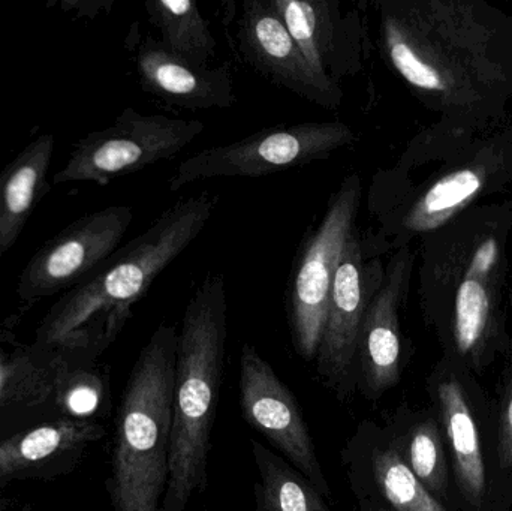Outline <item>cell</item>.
<instances>
[{"label": "cell", "mask_w": 512, "mask_h": 511, "mask_svg": "<svg viewBox=\"0 0 512 511\" xmlns=\"http://www.w3.org/2000/svg\"><path fill=\"white\" fill-rule=\"evenodd\" d=\"M381 48L444 122L492 129L512 104V15L484 0H381Z\"/></svg>", "instance_id": "1"}, {"label": "cell", "mask_w": 512, "mask_h": 511, "mask_svg": "<svg viewBox=\"0 0 512 511\" xmlns=\"http://www.w3.org/2000/svg\"><path fill=\"white\" fill-rule=\"evenodd\" d=\"M512 198L481 201L418 240V300L442 356L483 377L510 342Z\"/></svg>", "instance_id": "2"}, {"label": "cell", "mask_w": 512, "mask_h": 511, "mask_svg": "<svg viewBox=\"0 0 512 511\" xmlns=\"http://www.w3.org/2000/svg\"><path fill=\"white\" fill-rule=\"evenodd\" d=\"M512 186V122L492 129L433 123L381 180L379 254L412 246Z\"/></svg>", "instance_id": "3"}, {"label": "cell", "mask_w": 512, "mask_h": 511, "mask_svg": "<svg viewBox=\"0 0 512 511\" xmlns=\"http://www.w3.org/2000/svg\"><path fill=\"white\" fill-rule=\"evenodd\" d=\"M215 206L216 197L204 192L165 210L144 233L117 249L92 276L51 306L33 344L101 356L125 326L131 306L197 240Z\"/></svg>", "instance_id": "4"}, {"label": "cell", "mask_w": 512, "mask_h": 511, "mask_svg": "<svg viewBox=\"0 0 512 511\" xmlns=\"http://www.w3.org/2000/svg\"><path fill=\"white\" fill-rule=\"evenodd\" d=\"M228 305L225 279L209 273L183 315L177 341L170 477L161 511H186L209 486L212 431L224 381Z\"/></svg>", "instance_id": "5"}, {"label": "cell", "mask_w": 512, "mask_h": 511, "mask_svg": "<svg viewBox=\"0 0 512 511\" xmlns=\"http://www.w3.org/2000/svg\"><path fill=\"white\" fill-rule=\"evenodd\" d=\"M177 341L176 327L158 326L123 390L107 480L113 511H161L170 477Z\"/></svg>", "instance_id": "6"}, {"label": "cell", "mask_w": 512, "mask_h": 511, "mask_svg": "<svg viewBox=\"0 0 512 511\" xmlns=\"http://www.w3.org/2000/svg\"><path fill=\"white\" fill-rule=\"evenodd\" d=\"M450 458L457 511H511L512 489L499 468L492 396L480 378L441 357L426 380Z\"/></svg>", "instance_id": "7"}, {"label": "cell", "mask_w": 512, "mask_h": 511, "mask_svg": "<svg viewBox=\"0 0 512 511\" xmlns=\"http://www.w3.org/2000/svg\"><path fill=\"white\" fill-rule=\"evenodd\" d=\"M361 192L358 174L343 179L324 218L303 243L292 269L288 285L289 332L295 351L304 362H313L318 354L334 278L346 240L357 228Z\"/></svg>", "instance_id": "8"}, {"label": "cell", "mask_w": 512, "mask_h": 511, "mask_svg": "<svg viewBox=\"0 0 512 511\" xmlns=\"http://www.w3.org/2000/svg\"><path fill=\"white\" fill-rule=\"evenodd\" d=\"M354 129L346 123L306 122L262 129L243 140L209 147L189 156L168 180L171 192L216 177H261L330 158L351 146Z\"/></svg>", "instance_id": "9"}, {"label": "cell", "mask_w": 512, "mask_h": 511, "mask_svg": "<svg viewBox=\"0 0 512 511\" xmlns=\"http://www.w3.org/2000/svg\"><path fill=\"white\" fill-rule=\"evenodd\" d=\"M203 131L200 120L141 114L126 108L113 125L78 141L68 164L53 180L107 185L117 177L176 158Z\"/></svg>", "instance_id": "10"}, {"label": "cell", "mask_w": 512, "mask_h": 511, "mask_svg": "<svg viewBox=\"0 0 512 511\" xmlns=\"http://www.w3.org/2000/svg\"><path fill=\"white\" fill-rule=\"evenodd\" d=\"M385 276L381 254L361 240L358 228L346 240L331 288L327 318L316 354V372L342 402L358 392L357 345L364 315Z\"/></svg>", "instance_id": "11"}, {"label": "cell", "mask_w": 512, "mask_h": 511, "mask_svg": "<svg viewBox=\"0 0 512 511\" xmlns=\"http://www.w3.org/2000/svg\"><path fill=\"white\" fill-rule=\"evenodd\" d=\"M96 359L60 348L24 344L0 332V440L68 417L65 395L72 375Z\"/></svg>", "instance_id": "12"}, {"label": "cell", "mask_w": 512, "mask_h": 511, "mask_svg": "<svg viewBox=\"0 0 512 511\" xmlns=\"http://www.w3.org/2000/svg\"><path fill=\"white\" fill-rule=\"evenodd\" d=\"M134 210L110 206L63 228L35 252L18 279L17 293L26 303L68 293L92 276L119 249Z\"/></svg>", "instance_id": "13"}, {"label": "cell", "mask_w": 512, "mask_h": 511, "mask_svg": "<svg viewBox=\"0 0 512 511\" xmlns=\"http://www.w3.org/2000/svg\"><path fill=\"white\" fill-rule=\"evenodd\" d=\"M240 410L251 428L279 450L325 500H331L330 483L294 393L251 344L243 345L240 353Z\"/></svg>", "instance_id": "14"}, {"label": "cell", "mask_w": 512, "mask_h": 511, "mask_svg": "<svg viewBox=\"0 0 512 511\" xmlns=\"http://www.w3.org/2000/svg\"><path fill=\"white\" fill-rule=\"evenodd\" d=\"M417 249L391 252L385 276L361 324L357 345L358 392L378 402L399 386L409 362L408 344L402 332L403 305L408 299Z\"/></svg>", "instance_id": "15"}, {"label": "cell", "mask_w": 512, "mask_h": 511, "mask_svg": "<svg viewBox=\"0 0 512 511\" xmlns=\"http://www.w3.org/2000/svg\"><path fill=\"white\" fill-rule=\"evenodd\" d=\"M237 51L243 62L265 78L294 95L337 110L342 105V87L312 68L270 0H246L237 18Z\"/></svg>", "instance_id": "16"}, {"label": "cell", "mask_w": 512, "mask_h": 511, "mask_svg": "<svg viewBox=\"0 0 512 511\" xmlns=\"http://www.w3.org/2000/svg\"><path fill=\"white\" fill-rule=\"evenodd\" d=\"M315 71L340 86L364 68L367 33L355 5L340 0H270Z\"/></svg>", "instance_id": "17"}, {"label": "cell", "mask_w": 512, "mask_h": 511, "mask_svg": "<svg viewBox=\"0 0 512 511\" xmlns=\"http://www.w3.org/2000/svg\"><path fill=\"white\" fill-rule=\"evenodd\" d=\"M357 500L390 511H454L439 503L403 461L387 426L364 420L340 452Z\"/></svg>", "instance_id": "18"}, {"label": "cell", "mask_w": 512, "mask_h": 511, "mask_svg": "<svg viewBox=\"0 0 512 511\" xmlns=\"http://www.w3.org/2000/svg\"><path fill=\"white\" fill-rule=\"evenodd\" d=\"M107 431L90 419L60 417L0 440V486L17 480L51 479L77 467Z\"/></svg>", "instance_id": "19"}, {"label": "cell", "mask_w": 512, "mask_h": 511, "mask_svg": "<svg viewBox=\"0 0 512 511\" xmlns=\"http://www.w3.org/2000/svg\"><path fill=\"white\" fill-rule=\"evenodd\" d=\"M141 89L183 110L230 108L237 102L228 65L200 68L171 54L155 38L141 42L135 56Z\"/></svg>", "instance_id": "20"}, {"label": "cell", "mask_w": 512, "mask_h": 511, "mask_svg": "<svg viewBox=\"0 0 512 511\" xmlns=\"http://www.w3.org/2000/svg\"><path fill=\"white\" fill-rule=\"evenodd\" d=\"M405 464L421 485L448 509L456 510L450 458L441 423L432 408L400 405L387 423Z\"/></svg>", "instance_id": "21"}, {"label": "cell", "mask_w": 512, "mask_h": 511, "mask_svg": "<svg viewBox=\"0 0 512 511\" xmlns=\"http://www.w3.org/2000/svg\"><path fill=\"white\" fill-rule=\"evenodd\" d=\"M53 149V135H39L0 171V258L15 245L50 191L47 174Z\"/></svg>", "instance_id": "22"}, {"label": "cell", "mask_w": 512, "mask_h": 511, "mask_svg": "<svg viewBox=\"0 0 512 511\" xmlns=\"http://www.w3.org/2000/svg\"><path fill=\"white\" fill-rule=\"evenodd\" d=\"M150 23L158 29L165 50L185 62L207 68L216 54V39L209 21L191 0H147Z\"/></svg>", "instance_id": "23"}, {"label": "cell", "mask_w": 512, "mask_h": 511, "mask_svg": "<svg viewBox=\"0 0 512 511\" xmlns=\"http://www.w3.org/2000/svg\"><path fill=\"white\" fill-rule=\"evenodd\" d=\"M258 482L256 511H331L318 489L256 438L249 440Z\"/></svg>", "instance_id": "24"}, {"label": "cell", "mask_w": 512, "mask_h": 511, "mask_svg": "<svg viewBox=\"0 0 512 511\" xmlns=\"http://www.w3.org/2000/svg\"><path fill=\"white\" fill-rule=\"evenodd\" d=\"M502 359H504V368L496 384L492 410L499 468L505 482L512 489V335Z\"/></svg>", "instance_id": "25"}, {"label": "cell", "mask_w": 512, "mask_h": 511, "mask_svg": "<svg viewBox=\"0 0 512 511\" xmlns=\"http://www.w3.org/2000/svg\"><path fill=\"white\" fill-rule=\"evenodd\" d=\"M355 511H390V510L384 509V507L378 506V504L370 503V501L357 500V507H355Z\"/></svg>", "instance_id": "26"}]
</instances>
